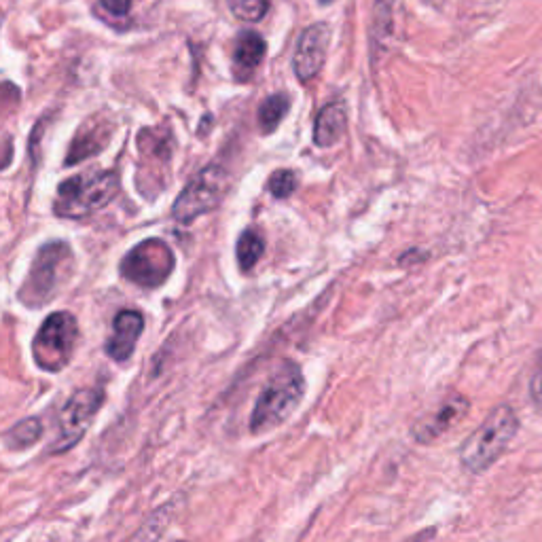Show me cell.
<instances>
[{"label":"cell","instance_id":"1","mask_svg":"<svg viewBox=\"0 0 542 542\" xmlns=\"http://www.w3.org/2000/svg\"><path fill=\"white\" fill-rule=\"evenodd\" d=\"M519 432V418L509 405H498L460 447V462L468 473L481 475L500 460Z\"/></svg>","mask_w":542,"mask_h":542},{"label":"cell","instance_id":"2","mask_svg":"<svg viewBox=\"0 0 542 542\" xmlns=\"http://www.w3.org/2000/svg\"><path fill=\"white\" fill-rule=\"evenodd\" d=\"M305 394V379L295 363H282L269 382L261 390L255 409L250 415V432L263 435V432L282 426L295 409L301 405Z\"/></svg>","mask_w":542,"mask_h":542},{"label":"cell","instance_id":"3","mask_svg":"<svg viewBox=\"0 0 542 542\" xmlns=\"http://www.w3.org/2000/svg\"><path fill=\"white\" fill-rule=\"evenodd\" d=\"M72 274H75V255L70 246L66 242H49L36 252L17 297L28 307H43L58 297Z\"/></svg>","mask_w":542,"mask_h":542},{"label":"cell","instance_id":"4","mask_svg":"<svg viewBox=\"0 0 542 542\" xmlns=\"http://www.w3.org/2000/svg\"><path fill=\"white\" fill-rule=\"evenodd\" d=\"M119 193V176L113 170H89L70 176L58 187L56 210L62 219H85L106 208Z\"/></svg>","mask_w":542,"mask_h":542},{"label":"cell","instance_id":"5","mask_svg":"<svg viewBox=\"0 0 542 542\" xmlns=\"http://www.w3.org/2000/svg\"><path fill=\"white\" fill-rule=\"evenodd\" d=\"M79 341V322L68 312L51 314L32 341V358L39 369L60 373L68 367Z\"/></svg>","mask_w":542,"mask_h":542},{"label":"cell","instance_id":"6","mask_svg":"<svg viewBox=\"0 0 542 542\" xmlns=\"http://www.w3.org/2000/svg\"><path fill=\"white\" fill-rule=\"evenodd\" d=\"M229 183L231 178L225 172V168L216 164L197 172L191 178V183L176 197L172 208L174 221H178L180 225H189L195 219H200L202 214L212 212L225 200Z\"/></svg>","mask_w":542,"mask_h":542},{"label":"cell","instance_id":"7","mask_svg":"<svg viewBox=\"0 0 542 542\" xmlns=\"http://www.w3.org/2000/svg\"><path fill=\"white\" fill-rule=\"evenodd\" d=\"M174 252L164 240H144L121 261V276L142 288L166 284L174 271Z\"/></svg>","mask_w":542,"mask_h":542},{"label":"cell","instance_id":"8","mask_svg":"<svg viewBox=\"0 0 542 542\" xmlns=\"http://www.w3.org/2000/svg\"><path fill=\"white\" fill-rule=\"evenodd\" d=\"M102 403L104 392L100 388H83L72 394L60 411L58 439L53 441L51 449L56 454H62V451L75 447L83 439L87 428L92 426Z\"/></svg>","mask_w":542,"mask_h":542},{"label":"cell","instance_id":"9","mask_svg":"<svg viewBox=\"0 0 542 542\" xmlns=\"http://www.w3.org/2000/svg\"><path fill=\"white\" fill-rule=\"evenodd\" d=\"M468 411H471V401H468L464 394H449L435 409L424 413L422 418L413 424L411 435L422 445L437 443L466 418Z\"/></svg>","mask_w":542,"mask_h":542},{"label":"cell","instance_id":"10","mask_svg":"<svg viewBox=\"0 0 542 542\" xmlns=\"http://www.w3.org/2000/svg\"><path fill=\"white\" fill-rule=\"evenodd\" d=\"M329 39L331 30L327 24H312L310 28L303 30L293 58L295 75L301 83L312 81L322 70L324 60H327Z\"/></svg>","mask_w":542,"mask_h":542},{"label":"cell","instance_id":"11","mask_svg":"<svg viewBox=\"0 0 542 542\" xmlns=\"http://www.w3.org/2000/svg\"><path fill=\"white\" fill-rule=\"evenodd\" d=\"M142 331H144V316L140 312L136 310L119 312L113 322V333L106 341V354L113 360H117V363L130 360Z\"/></svg>","mask_w":542,"mask_h":542},{"label":"cell","instance_id":"12","mask_svg":"<svg viewBox=\"0 0 542 542\" xmlns=\"http://www.w3.org/2000/svg\"><path fill=\"white\" fill-rule=\"evenodd\" d=\"M113 128L102 119H94L85 125H81V130L77 132L75 140H72L68 155H66V166H77L83 159L98 155L108 140H111Z\"/></svg>","mask_w":542,"mask_h":542},{"label":"cell","instance_id":"13","mask_svg":"<svg viewBox=\"0 0 542 542\" xmlns=\"http://www.w3.org/2000/svg\"><path fill=\"white\" fill-rule=\"evenodd\" d=\"M265 51L267 43L261 34L244 30L238 36L236 51H233V70H236V77L240 81H248L252 77V72H255L263 62Z\"/></svg>","mask_w":542,"mask_h":542},{"label":"cell","instance_id":"14","mask_svg":"<svg viewBox=\"0 0 542 542\" xmlns=\"http://www.w3.org/2000/svg\"><path fill=\"white\" fill-rule=\"evenodd\" d=\"M348 130V111L343 102H333L322 108L314 123V142L322 149L335 147V144L346 136Z\"/></svg>","mask_w":542,"mask_h":542},{"label":"cell","instance_id":"15","mask_svg":"<svg viewBox=\"0 0 542 542\" xmlns=\"http://www.w3.org/2000/svg\"><path fill=\"white\" fill-rule=\"evenodd\" d=\"M236 255H238V265L248 274L250 269H255V265L261 261L265 255V240L257 229H246L236 246Z\"/></svg>","mask_w":542,"mask_h":542},{"label":"cell","instance_id":"16","mask_svg":"<svg viewBox=\"0 0 542 542\" xmlns=\"http://www.w3.org/2000/svg\"><path fill=\"white\" fill-rule=\"evenodd\" d=\"M288 108H291V100H288L284 94H274L269 96L261 108H259V125L263 134H271L278 130V125L286 117Z\"/></svg>","mask_w":542,"mask_h":542},{"label":"cell","instance_id":"17","mask_svg":"<svg viewBox=\"0 0 542 542\" xmlns=\"http://www.w3.org/2000/svg\"><path fill=\"white\" fill-rule=\"evenodd\" d=\"M43 437V424L36 418H28L7 432L5 443L11 449H26Z\"/></svg>","mask_w":542,"mask_h":542},{"label":"cell","instance_id":"18","mask_svg":"<svg viewBox=\"0 0 542 542\" xmlns=\"http://www.w3.org/2000/svg\"><path fill=\"white\" fill-rule=\"evenodd\" d=\"M227 3L231 13L242 22H259L269 9L267 0H227Z\"/></svg>","mask_w":542,"mask_h":542},{"label":"cell","instance_id":"19","mask_svg":"<svg viewBox=\"0 0 542 542\" xmlns=\"http://www.w3.org/2000/svg\"><path fill=\"white\" fill-rule=\"evenodd\" d=\"M267 187L271 195L278 197V200H286V197H291L297 191L299 178L293 170H278L269 176Z\"/></svg>","mask_w":542,"mask_h":542},{"label":"cell","instance_id":"20","mask_svg":"<svg viewBox=\"0 0 542 542\" xmlns=\"http://www.w3.org/2000/svg\"><path fill=\"white\" fill-rule=\"evenodd\" d=\"M530 396H532V401L542 407V354L538 358V367L532 375V382H530Z\"/></svg>","mask_w":542,"mask_h":542},{"label":"cell","instance_id":"21","mask_svg":"<svg viewBox=\"0 0 542 542\" xmlns=\"http://www.w3.org/2000/svg\"><path fill=\"white\" fill-rule=\"evenodd\" d=\"M100 5L111 13V15H117V17H123L128 15L130 9H132V0H100Z\"/></svg>","mask_w":542,"mask_h":542},{"label":"cell","instance_id":"22","mask_svg":"<svg viewBox=\"0 0 542 542\" xmlns=\"http://www.w3.org/2000/svg\"><path fill=\"white\" fill-rule=\"evenodd\" d=\"M320 3H324V5H329V3H331V0H320Z\"/></svg>","mask_w":542,"mask_h":542}]
</instances>
